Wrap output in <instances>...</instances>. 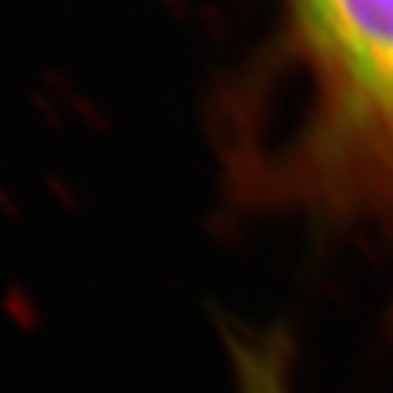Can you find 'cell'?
Returning <instances> with one entry per match:
<instances>
[{"label":"cell","mask_w":393,"mask_h":393,"mask_svg":"<svg viewBox=\"0 0 393 393\" xmlns=\"http://www.w3.org/2000/svg\"><path fill=\"white\" fill-rule=\"evenodd\" d=\"M291 119L236 146V187L265 210L393 245V0H277Z\"/></svg>","instance_id":"1"}]
</instances>
